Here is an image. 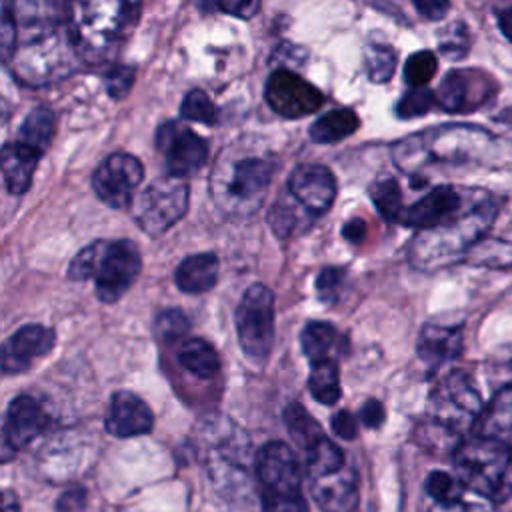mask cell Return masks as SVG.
<instances>
[{
    "label": "cell",
    "instance_id": "43",
    "mask_svg": "<svg viewBox=\"0 0 512 512\" xmlns=\"http://www.w3.org/2000/svg\"><path fill=\"white\" fill-rule=\"evenodd\" d=\"M298 220L300 218H298L294 204L288 202V198H284V196H280L276 200V204L272 206L270 216H268V222L278 236H288L290 232H294V228L298 226Z\"/></svg>",
    "mask_w": 512,
    "mask_h": 512
},
{
    "label": "cell",
    "instance_id": "44",
    "mask_svg": "<svg viewBox=\"0 0 512 512\" xmlns=\"http://www.w3.org/2000/svg\"><path fill=\"white\" fill-rule=\"evenodd\" d=\"M428 512H494L492 502L474 494L466 492L464 496L450 500V502H434Z\"/></svg>",
    "mask_w": 512,
    "mask_h": 512
},
{
    "label": "cell",
    "instance_id": "12",
    "mask_svg": "<svg viewBox=\"0 0 512 512\" xmlns=\"http://www.w3.org/2000/svg\"><path fill=\"white\" fill-rule=\"evenodd\" d=\"M156 148L164 156L168 172L182 178L198 172L208 158V144L192 128L176 120L158 128Z\"/></svg>",
    "mask_w": 512,
    "mask_h": 512
},
{
    "label": "cell",
    "instance_id": "36",
    "mask_svg": "<svg viewBox=\"0 0 512 512\" xmlns=\"http://www.w3.org/2000/svg\"><path fill=\"white\" fill-rule=\"evenodd\" d=\"M188 328H190V322L184 316V312L178 310V308L162 310L156 316V320H154V334L162 342H178V340H182L186 336Z\"/></svg>",
    "mask_w": 512,
    "mask_h": 512
},
{
    "label": "cell",
    "instance_id": "35",
    "mask_svg": "<svg viewBox=\"0 0 512 512\" xmlns=\"http://www.w3.org/2000/svg\"><path fill=\"white\" fill-rule=\"evenodd\" d=\"M436 70H438V60L434 52L420 50L408 56L404 64V80L410 88H422L434 78Z\"/></svg>",
    "mask_w": 512,
    "mask_h": 512
},
{
    "label": "cell",
    "instance_id": "8",
    "mask_svg": "<svg viewBox=\"0 0 512 512\" xmlns=\"http://www.w3.org/2000/svg\"><path fill=\"white\" fill-rule=\"evenodd\" d=\"M186 208L188 184L174 174L154 180L132 200L134 220L150 236L164 234L184 216Z\"/></svg>",
    "mask_w": 512,
    "mask_h": 512
},
{
    "label": "cell",
    "instance_id": "31",
    "mask_svg": "<svg viewBox=\"0 0 512 512\" xmlns=\"http://www.w3.org/2000/svg\"><path fill=\"white\" fill-rule=\"evenodd\" d=\"M300 342H302V352L306 354V358L312 364H316V362L328 358V352L332 350V346L336 342V330L328 322L314 320L302 328Z\"/></svg>",
    "mask_w": 512,
    "mask_h": 512
},
{
    "label": "cell",
    "instance_id": "50",
    "mask_svg": "<svg viewBox=\"0 0 512 512\" xmlns=\"http://www.w3.org/2000/svg\"><path fill=\"white\" fill-rule=\"evenodd\" d=\"M86 510V492L82 488H70L62 492L56 504V512H84Z\"/></svg>",
    "mask_w": 512,
    "mask_h": 512
},
{
    "label": "cell",
    "instance_id": "10",
    "mask_svg": "<svg viewBox=\"0 0 512 512\" xmlns=\"http://www.w3.org/2000/svg\"><path fill=\"white\" fill-rule=\"evenodd\" d=\"M142 266L140 252L130 240H104L94 282L102 302H116L132 286Z\"/></svg>",
    "mask_w": 512,
    "mask_h": 512
},
{
    "label": "cell",
    "instance_id": "52",
    "mask_svg": "<svg viewBox=\"0 0 512 512\" xmlns=\"http://www.w3.org/2000/svg\"><path fill=\"white\" fill-rule=\"evenodd\" d=\"M360 420L368 428H378L384 422V408L378 400H368L360 408Z\"/></svg>",
    "mask_w": 512,
    "mask_h": 512
},
{
    "label": "cell",
    "instance_id": "42",
    "mask_svg": "<svg viewBox=\"0 0 512 512\" xmlns=\"http://www.w3.org/2000/svg\"><path fill=\"white\" fill-rule=\"evenodd\" d=\"M474 256L486 266H512V244L500 240H480L474 248Z\"/></svg>",
    "mask_w": 512,
    "mask_h": 512
},
{
    "label": "cell",
    "instance_id": "24",
    "mask_svg": "<svg viewBox=\"0 0 512 512\" xmlns=\"http://www.w3.org/2000/svg\"><path fill=\"white\" fill-rule=\"evenodd\" d=\"M418 356L430 364L440 366L460 356L462 352V330L456 326L426 324L418 338Z\"/></svg>",
    "mask_w": 512,
    "mask_h": 512
},
{
    "label": "cell",
    "instance_id": "21",
    "mask_svg": "<svg viewBox=\"0 0 512 512\" xmlns=\"http://www.w3.org/2000/svg\"><path fill=\"white\" fill-rule=\"evenodd\" d=\"M312 496L324 512H354L358 504V478L354 470L342 468L328 476L310 478Z\"/></svg>",
    "mask_w": 512,
    "mask_h": 512
},
{
    "label": "cell",
    "instance_id": "53",
    "mask_svg": "<svg viewBox=\"0 0 512 512\" xmlns=\"http://www.w3.org/2000/svg\"><path fill=\"white\" fill-rule=\"evenodd\" d=\"M342 234H344V238L350 240V242H360V240L364 238V234H366V224H364V220L354 218V220L346 222L344 228H342Z\"/></svg>",
    "mask_w": 512,
    "mask_h": 512
},
{
    "label": "cell",
    "instance_id": "5",
    "mask_svg": "<svg viewBox=\"0 0 512 512\" xmlns=\"http://www.w3.org/2000/svg\"><path fill=\"white\" fill-rule=\"evenodd\" d=\"M80 56L64 24L24 30L16 34V46L6 60L12 74L28 86H44L74 72Z\"/></svg>",
    "mask_w": 512,
    "mask_h": 512
},
{
    "label": "cell",
    "instance_id": "37",
    "mask_svg": "<svg viewBox=\"0 0 512 512\" xmlns=\"http://www.w3.org/2000/svg\"><path fill=\"white\" fill-rule=\"evenodd\" d=\"M426 492L432 498V502H450L468 492L464 482L458 476H450L446 472H432L426 478Z\"/></svg>",
    "mask_w": 512,
    "mask_h": 512
},
{
    "label": "cell",
    "instance_id": "41",
    "mask_svg": "<svg viewBox=\"0 0 512 512\" xmlns=\"http://www.w3.org/2000/svg\"><path fill=\"white\" fill-rule=\"evenodd\" d=\"M102 246H104V240H96L92 244H88L86 248H82L70 262V268H68V278L70 280H88V278H94L96 274V266H98V260H100V252H102Z\"/></svg>",
    "mask_w": 512,
    "mask_h": 512
},
{
    "label": "cell",
    "instance_id": "7",
    "mask_svg": "<svg viewBox=\"0 0 512 512\" xmlns=\"http://www.w3.org/2000/svg\"><path fill=\"white\" fill-rule=\"evenodd\" d=\"M454 466L470 492L490 502H504L512 496L510 446L474 434L454 450Z\"/></svg>",
    "mask_w": 512,
    "mask_h": 512
},
{
    "label": "cell",
    "instance_id": "22",
    "mask_svg": "<svg viewBox=\"0 0 512 512\" xmlns=\"http://www.w3.org/2000/svg\"><path fill=\"white\" fill-rule=\"evenodd\" d=\"M474 434L512 448V386L498 390L474 426Z\"/></svg>",
    "mask_w": 512,
    "mask_h": 512
},
{
    "label": "cell",
    "instance_id": "45",
    "mask_svg": "<svg viewBox=\"0 0 512 512\" xmlns=\"http://www.w3.org/2000/svg\"><path fill=\"white\" fill-rule=\"evenodd\" d=\"M208 12H224L236 18H250L258 12L260 0H200Z\"/></svg>",
    "mask_w": 512,
    "mask_h": 512
},
{
    "label": "cell",
    "instance_id": "46",
    "mask_svg": "<svg viewBox=\"0 0 512 512\" xmlns=\"http://www.w3.org/2000/svg\"><path fill=\"white\" fill-rule=\"evenodd\" d=\"M440 50L450 58H462L468 52V30L464 24L454 22L442 32Z\"/></svg>",
    "mask_w": 512,
    "mask_h": 512
},
{
    "label": "cell",
    "instance_id": "28",
    "mask_svg": "<svg viewBox=\"0 0 512 512\" xmlns=\"http://www.w3.org/2000/svg\"><path fill=\"white\" fill-rule=\"evenodd\" d=\"M56 130V116L48 108H36L32 110L26 120L20 126V134L16 140L28 144L30 148L44 154V150L50 146L52 136Z\"/></svg>",
    "mask_w": 512,
    "mask_h": 512
},
{
    "label": "cell",
    "instance_id": "17",
    "mask_svg": "<svg viewBox=\"0 0 512 512\" xmlns=\"http://www.w3.org/2000/svg\"><path fill=\"white\" fill-rule=\"evenodd\" d=\"M56 334L42 324H26L18 328L2 346V370L20 374L32 366L36 358L46 356L54 346Z\"/></svg>",
    "mask_w": 512,
    "mask_h": 512
},
{
    "label": "cell",
    "instance_id": "15",
    "mask_svg": "<svg viewBox=\"0 0 512 512\" xmlns=\"http://www.w3.org/2000/svg\"><path fill=\"white\" fill-rule=\"evenodd\" d=\"M288 194L310 216H322L336 198V178L322 164H302L288 178Z\"/></svg>",
    "mask_w": 512,
    "mask_h": 512
},
{
    "label": "cell",
    "instance_id": "27",
    "mask_svg": "<svg viewBox=\"0 0 512 512\" xmlns=\"http://www.w3.org/2000/svg\"><path fill=\"white\" fill-rule=\"evenodd\" d=\"M360 126V118L352 108H336L320 116L310 126V138L318 144H332L354 134Z\"/></svg>",
    "mask_w": 512,
    "mask_h": 512
},
{
    "label": "cell",
    "instance_id": "26",
    "mask_svg": "<svg viewBox=\"0 0 512 512\" xmlns=\"http://www.w3.org/2000/svg\"><path fill=\"white\" fill-rule=\"evenodd\" d=\"M176 358L182 368L198 378H212L220 372L218 352L204 338H186L178 344Z\"/></svg>",
    "mask_w": 512,
    "mask_h": 512
},
{
    "label": "cell",
    "instance_id": "23",
    "mask_svg": "<svg viewBox=\"0 0 512 512\" xmlns=\"http://www.w3.org/2000/svg\"><path fill=\"white\" fill-rule=\"evenodd\" d=\"M40 152L16 140L2 148V176L10 194H24L32 182Z\"/></svg>",
    "mask_w": 512,
    "mask_h": 512
},
{
    "label": "cell",
    "instance_id": "20",
    "mask_svg": "<svg viewBox=\"0 0 512 512\" xmlns=\"http://www.w3.org/2000/svg\"><path fill=\"white\" fill-rule=\"evenodd\" d=\"M154 426V416L148 404L134 392L120 390L110 398L106 412V430L118 438L148 434Z\"/></svg>",
    "mask_w": 512,
    "mask_h": 512
},
{
    "label": "cell",
    "instance_id": "33",
    "mask_svg": "<svg viewBox=\"0 0 512 512\" xmlns=\"http://www.w3.org/2000/svg\"><path fill=\"white\" fill-rule=\"evenodd\" d=\"M370 198L376 206V210L380 212L382 218L386 220H398L404 212L402 208V192L400 186L394 178H382L378 182L372 184L370 188Z\"/></svg>",
    "mask_w": 512,
    "mask_h": 512
},
{
    "label": "cell",
    "instance_id": "51",
    "mask_svg": "<svg viewBox=\"0 0 512 512\" xmlns=\"http://www.w3.org/2000/svg\"><path fill=\"white\" fill-rule=\"evenodd\" d=\"M412 4L428 20H440L450 8V0H412Z\"/></svg>",
    "mask_w": 512,
    "mask_h": 512
},
{
    "label": "cell",
    "instance_id": "39",
    "mask_svg": "<svg viewBox=\"0 0 512 512\" xmlns=\"http://www.w3.org/2000/svg\"><path fill=\"white\" fill-rule=\"evenodd\" d=\"M180 114L186 118V120H192V122H200V124H214L216 122V106L214 102L208 98L206 92L202 90H190L184 100H182V106H180Z\"/></svg>",
    "mask_w": 512,
    "mask_h": 512
},
{
    "label": "cell",
    "instance_id": "30",
    "mask_svg": "<svg viewBox=\"0 0 512 512\" xmlns=\"http://www.w3.org/2000/svg\"><path fill=\"white\" fill-rule=\"evenodd\" d=\"M308 390L314 400L332 406L340 400V376L338 366L330 358L312 364V372L308 378Z\"/></svg>",
    "mask_w": 512,
    "mask_h": 512
},
{
    "label": "cell",
    "instance_id": "34",
    "mask_svg": "<svg viewBox=\"0 0 512 512\" xmlns=\"http://www.w3.org/2000/svg\"><path fill=\"white\" fill-rule=\"evenodd\" d=\"M364 66L374 84L388 82L396 70V52L384 44H370L364 50Z\"/></svg>",
    "mask_w": 512,
    "mask_h": 512
},
{
    "label": "cell",
    "instance_id": "6",
    "mask_svg": "<svg viewBox=\"0 0 512 512\" xmlns=\"http://www.w3.org/2000/svg\"><path fill=\"white\" fill-rule=\"evenodd\" d=\"M276 164L270 156L228 150L222 152L210 176V194L220 210L248 216L262 204Z\"/></svg>",
    "mask_w": 512,
    "mask_h": 512
},
{
    "label": "cell",
    "instance_id": "9",
    "mask_svg": "<svg viewBox=\"0 0 512 512\" xmlns=\"http://www.w3.org/2000/svg\"><path fill=\"white\" fill-rule=\"evenodd\" d=\"M236 336L254 362L268 358L274 342V294L264 284L250 286L236 308Z\"/></svg>",
    "mask_w": 512,
    "mask_h": 512
},
{
    "label": "cell",
    "instance_id": "14",
    "mask_svg": "<svg viewBox=\"0 0 512 512\" xmlns=\"http://www.w3.org/2000/svg\"><path fill=\"white\" fill-rule=\"evenodd\" d=\"M266 102L284 118H302L316 112L324 98L322 92L288 68L274 70L264 90Z\"/></svg>",
    "mask_w": 512,
    "mask_h": 512
},
{
    "label": "cell",
    "instance_id": "1",
    "mask_svg": "<svg viewBox=\"0 0 512 512\" xmlns=\"http://www.w3.org/2000/svg\"><path fill=\"white\" fill-rule=\"evenodd\" d=\"M498 200L484 192H468L462 208L432 228L418 230L408 248L412 266L436 270L470 252L492 228Z\"/></svg>",
    "mask_w": 512,
    "mask_h": 512
},
{
    "label": "cell",
    "instance_id": "38",
    "mask_svg": "<svg viewBox=\"0 0 512 512\" xmlns=\"http://www.w3.org/2000/svg\"><path fill=\"white\" fill-rule=\"evenodd\" d=\"M262 510L264 512H310L306 498L300 490H266L262 488Z\"/></svg>",
    "mask_w": 512,
    "mask_h": 512
},
{
    "label": "cell",
    "instance_id": "49",
    "mask_svg": "<svg viewBox=\"0 0 512 512\" xmlns=\"http://www.w3.org/2000/svg\"><path fill=\"white\" fill-rule=\"evenodd\" d=\"M332 430L344 440H354L358 436V422L348 410H340L332 416Z\"/></svg>",
    "mask_w": 512,
    "mask_h": 512
},
{
    "label": "cell",
    "instance_id": "16",
    "mask_svg": "<svg viewBox=\"0 0 512 512\" xmlns=\"http://www.w3.org/2000/svg\"><path fill=\"white\" fill-rule=\"evenodd\" d=\"M256 476L266 490H300L302 464L284 442H268L256 454Z\"/></svg>",
    "mask_w": 512,
    "mask_h": 512
},
{
    "label": "cell",
    "instance_id": "48",
    "mask_svg": "<svg viewBox=\"0 0 512 512\" xmlns=\"http://www.w3.org/2000/svg\"><path fill=\"white\" fill-rule=\"evenodd\" d=\"M132 78H134V72H132L130 68H116V70L110 74L108 82H106L108 94H110L112 98H122V96L130 90Z\"/></svg>",
    "mask_w": 512,
    "mask_h": 512
},
{
    "label": "cell",
    "instance_id": "40",
    "mask_svg": "<svg viewBox=\"0 0 512 512\" xmlns=\"http://www.w3.org/2000/svg\"><path fill=\"white\" fill-rule=\"evenodd\" d=\"M434 104H436V94L432 90H428L424 86L422 88H412L396 104V114L404 120L418 118V116L428 114Z\"/></svg>",
    "mask_w": 512,
    "mask_h": 512
},
{
    "label": "cell",
    "instance_id": "18",
    "mask_svg": "<svg viewBox=\"0 0 512 512\" xmlns=\"http://www.w3.org/2000/svg\"><path fill=\"white\" fill-rule=\"evenodd\" d=\"M48 426V416L44 408L32 396H18L10 402L4 418L2 430V446L4 452L12 448L14 452L26 448L32 440H36Z\"/></svg>",
    "mask_w": 512,
    "mask_h": 512
},
{
    "label": "cell",
    "instance_id": "4",
    "mask_svg": "<svg viewBox=\"0 0 512 512\" xmlns=\"http://www.w3.org/2000/svg\"><path fill=\"white\" fill-rule=\"evenodd\" d=\"M492 136L478 126L450 124L410 134L392 148L394 164L408 176L418 178L434 166H456L480 158Z\"/></svg>",
    "mask_w": 512,
    "mask_h": 512
},
{
    "label": "cell",
    "instance_id": "54",
    "mask_svg": "<svg viewBox=\"0 0 512 512\" xmlns=\"http://www.w3.org/2000/svg\"><path fill=\"white\" fill-rule=\"evenodd\" d=\"M498 28L512 42V8L498 12Z\"/></svg>",
    "mask_w": 512,
    "mask_h": 512
},
{
    "label": "cell",
    "instance_id": "29",
    "mask_svg": "<svg viewBox=\"0 0 512 512\" xmlns=\"http://www.w3.org/2000/svg\"><path fill=\"white\" fill-rule=\"evenodd\" d=\"M304 452H306V470L310 478L328 476L344 468V452L326 436L310 444Z\"/></svg>",
    "mask_w": 512,
    "mask_h": 512
},
{
    "label": "cell",
    "instance_id": "25",
    "mask_svg": "<svg viewBox=\"0 0 512 512\" xmlns=\"http://www.w3.org/2000/svg\"><path fill=\"white\" fill-rule=\"evenodd\" d=\"M176 284L182 292L202 294L214 288L218 280V258L212 252H200L184 258L174 272Z\"/></svg>",
    "mask_w": 512,
    "mask_h": 512
},
{
    "label": "cell",
    "instance_id": "19",
    "mask_svg": "<svg viewBox=\"0 0 512 512\" xmlns=\"http://www.w3.org/2000/svg\"><path fill=\"white\" fill-rule=\"evenodd\" d=\"M466 194L468 192H462L454 186H436L418 202L404 208L400 222L416 230L432 228L458 212L466 200Z\"/></svg>",
    "mask_w": 512,
    "mask_h": 512
},
{
    "label": "cell",
    "instance_id": "2",
    "mask_svg": "<svg viewBox=\"0 0 512 512\" xmlns=\"http://www.w3.org/2000/svg\"><path fill=\"white\" fill-rule=\"evenodd\" d=\"M480 414L482 398L472 378L462 370H454L434 386L418 438L434 452H454L476 426Z\"/></svg>",
    "mask_w": 512,
    "mask_h": 512
},
{
    "label": "cell",
    "instance_id": "47",
    "mask_svg": "<svg viewBox=\"0 0 512 512\" xmlns=\"http://www.w3.org/2000/svg\"><path fill=\"white\" fill-rule=\"evenodd\" d=\"M342 278H344V270L340 268H324L320 274H318V280H316V288L320 292V298L322 300H332L342 284Z\"/></svg>",
    "mask_w": 512,
    "mask_h": 512
},
{
    "label": "cell",
    "instance_id": "13",
    "mask_svg": "<svg viewBox=\"0 0 512 512\" xmlns=\"http://www.w3.org/2000/svg\"><path fill=\"white\" fill-rule=\"evenodd\" d=\"M144 178V168L132 154L116 152L108 156L92 176V188L96 196L112 206L124 208L134 200V192Z\"/></svg>",
    "mask_w": 512,
    "mask_h": 512
},
{
    "label": "cell",
    "instance_id": "32",
    "mask_svg": "<svg viewBox=\"0 0 512 512\" xmlns=\"http://www.w3.org/2000/svg\"><path fill=\"white\" fill-rule=\"evenodd\" d=\"M284 422H286L288 434L302 450H306L310 444H314L324 436L320 424L298 402H292L286 406Z\"/></svg>",
    "mask_w": 512,
    "mask_h": 512
},
{
    "label": "cell",
    "instance_id": "3",
    "mask_svg": "<svg viewBox=\"0 0 512 512\" xmlns=\"http://www.w3.org/2000/svg\"><path fill=\"white\" fill-rule=\"evenodd\" d=\"M140 12V0H68L66 26L78 56L100 64L110 60L128 38Z\"/></svg>",
    "mask_w": 512,
    "mask_h": 512
},
{
    "label": "cell",
    "instance_id": "55",
    "mask_svg": "<svg viewBox=\"0 0 512 512\" xmlns=\"http://www.w3.org/2000/svg\"><path fill=\"white\" fill-rule=\"evenodd\" d=\"M2 512H18V498L12 490L2 492Z\"/></svg>",
    "mask_w": 512,
    "mask_h": 512
},
{
    "label": "cell",
    "instance_id": "11",
    "mask_svg": "<svg viewBox=\"0 0 512 512\" xmlns=\"http://www.w3.org/2000/svg\"><path fill=\"white\" fill-rule=\"evenodd\" d=\"M496 82L490 74L476 68H458L444 76L436 94V106L444 112L466 114L484 106L496 94Z\"/></svg>",
    "mask_w": 512,
    "mask_h": 512
}]
</instances>
